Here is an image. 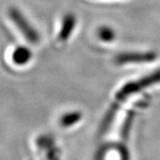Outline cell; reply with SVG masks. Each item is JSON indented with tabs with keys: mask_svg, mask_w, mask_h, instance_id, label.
<instances>
[{
	"mask_svg": "<svg viewBox=\"0 0 160 160\" xmlns=\"http://www.w3.org/2000/svg\"><path fill=\"white\" fill-rule=\"evenodd\" d=\"M159 83L160 69H158L143 78H141L134 80V81L128 82L126 85H124L120 88L119 91L117 92L114 102L110 106L109 111L107 112V114L103 119L102 126V130H106L109 128V126H110V124L113 120V118L119 108L120 104L124 102L127 98L130 97L134 93H138L139 92L142 91L145 88H148L149 86H154V85L159 84Z\"/></svg>",
	"mask_w": 160,
	"mask_h": 160,
	"instance_id": "obj_1",
	"label": "cell"
},
{
	"mask_svg": "<svg viewBox=\"0 0 160 160\" xmlns=\"http://www.w3.org/2000/svg\"><path fill=\"white\" fill-rule=\"evenodd\" d=\"M9 16L12 22L16 25L18 29L24 36V38L31 44H37L39 42L40 37L38 31L33 28L29 21L17 8L12 7L9 10Z\"/></svg>",
	"mask_w": 160,
	"mask_h": 160,
	"instance_id": "obj_2",
	"label": "cell"
},
{
	"mask_svg": "<svg viewBox=\"0 0 160 160\" xmlns=\"http://www.w3.org/2000/svg\"><path fill=\"white\" fill-rule=\"evenodd\" d=\"M158 58L155 52H120L115 57V62L118 65L124 64H138L154 62Z\"/></svg>",
	"mask_w": 160,
	"mask_h": 160,
	"instance_id": "obj_3",
	"label": "cell"
},
{
	"mask_svg": "<svg viewBox=\"0 0 160 160\" xmlns=\"http://www.w3.org/2000/svg\"><path fill=\"white\" fill-rule=\"evenodd\" d=\"M76 17L72 13H68L63 17L59 33V38L62 41H67L69 39L76 27Z\"/></svg>",
	"mask_w": 160,
	"mask_h": 160,
	"instance_id": "obj_4",
	"label": "cell"
},
{
	"mask_svg": "<svg viewBox=\"0 0 160 160\" xmlns=\"http://www.w3.org/2000/svg\"><path fill=\"white\" fill-rule=\"evenodd\" d=\"M32 57V52L26 46H18L12 52V62L17 65H24L28 63Z\"/></svg>",
	"mask_w": 160,
	"mask_h": 160,
	"instance_id": "obj_5",
	"label": "cell"
},
{
	"mask_svg": "<svg viewBox=\"0 0 160 160\" xmlns=\"http://www.w3.org/2000/svg\"><path fill=\"white\" fill-rule=\"evenodd\" d=\"M82 118V115L78 111H73V112H69L67 114L63 115L61 118V124L64 127H68L75 125L76 123H78L80 121Z\"/></svg>",
	"mask_w": 160,
	"mask_h": 160,
	"instance_id": "obj_6",
	"label": "cell"
},
{
	"mask_svg": "<svg viewBox=\"0 0 160 160\" xmlns=\"http://www.w3.org/2000/svg\"><path fill=\"white\" fill-rule=\"evenodd\" d=\"M98 37L104 42H111L115 38V31L111 28L103 26L98 30Z\"/></svg>",
	"mask_w": 160,
	"mask_h": 160,
	"instance_id": "obj_7",
	"label": "cell"
}]
</instances>
